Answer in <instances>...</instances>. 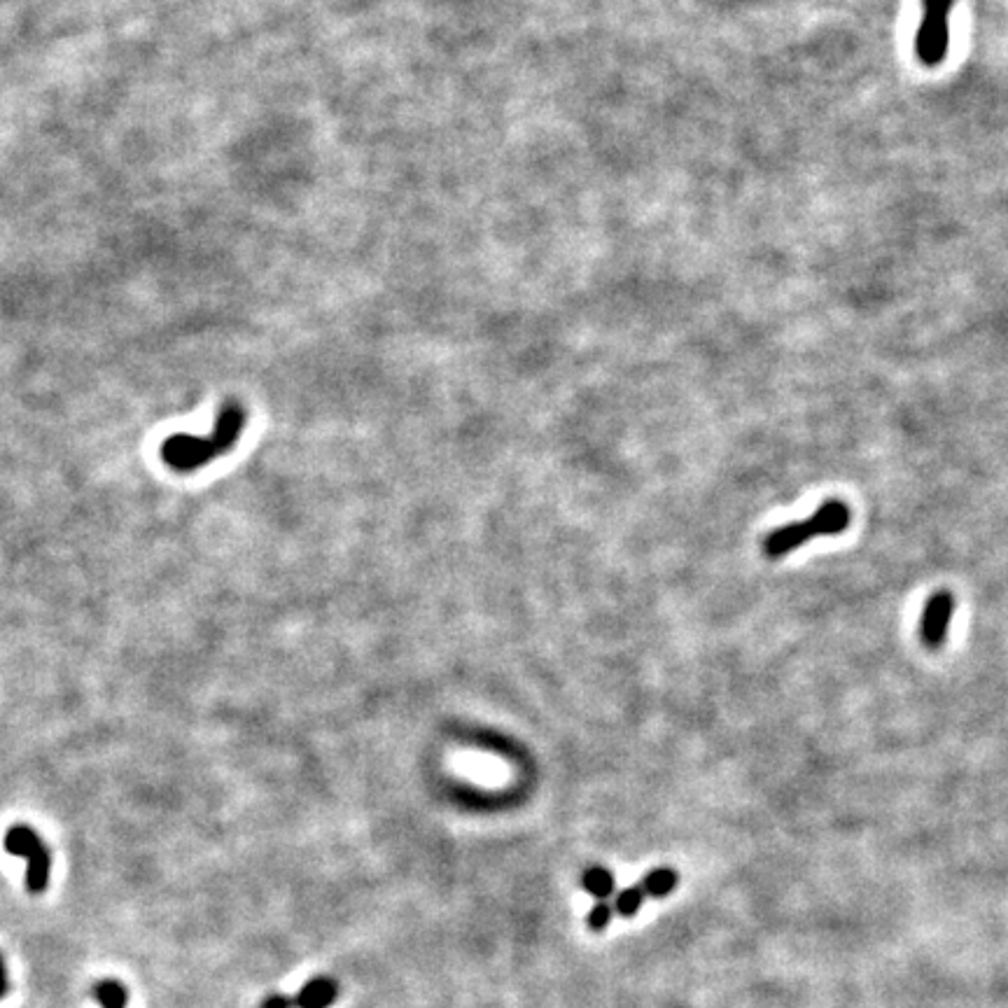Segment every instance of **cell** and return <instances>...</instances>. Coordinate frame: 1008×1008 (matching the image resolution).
<instances>
[{"label":"cell","mask_w":1008,"mask_h":1008,"mask_svg":"<svg viewBox=\"0 0 1008 1008\" xmlns=\"http://www.w3.org/2000/svg\"><path fill=\"white\" fill-rule=\"evenodd\" d=\"M245 423V413L238 404L229 402L222 406L217 416L215 430L210 437H189V434H173L161 446V458L178 472H192L203 462H210L217 455L227 453L236 439L241 437Z\"/></svg>","instance_id":"6da1fadb"},{"label":"cell","mask_w":1008,"mask_h":1008,"mask_svg":"<svg viewBox=\"0 0 1008 1008\" xmlns=\"http://www.w3.org/2000/svg\"><path fill=\"white\" fill-rule=\"evenodd\" d=\"M850 507L840 500H829L819 507L815 514L805 521H794L789 525H782L770 532V535L763 537V553L768 558H782L791 553L798 546H803L812 537H826V535H838V532L847 530L850 525Z\"/></svg>","instance_id":"7a4b0ae2"},{"label":"cell","mask_w":1008,"mask_h":1008,"mask_svg":"<svg viewBox=\"0 0 1008 1008\" xmlns=\"http://www.w3.org/2000/svg\"><path fill=\"white\" fill-rule=\"evenodd\" d=\"M5 850L14 857L26 859V889L31 894H42L49 885L52 857L42 843V838L31 826H12L5 836Z\"/></svg>","instance_id":"3957f363"},{"label":"cell","mask_w":1008,"mask_h":1008,"mask_svg":"<svg viewBox=\"0 0 1008 1008\" xmlns=\"http://www.w3.org/2000/svg\"><path fill=\"white\" fill-rule=\"evenodd\" d=\"M955 0H924V17L915 38V52L924 66H936L948 52V14Z\"/></svg>","instance_id":"277c9868"},{"label":"cell","mask_w":1008,"mask_h":1008,"mask_svg":"<svg viewBox=\"0 0 1008 1008\" xmlns=\"http://www.w3.org/2000/svg\"><path fill=\"white\" fill-rule=\"evenodd\" d=\"M952 612H955V598L948 591H938L927 600V607L922 612V623H920V637L924 642V647L938 649L945 642V635H948V626L952 619Z\"/></svg>","instance_id":"5b68a950"},{"label":"cell","mask_w":1008,"mask_h":1008,"mask_svg":"<svg viewBox=\"0 0 1008 1008\" xmlns=\"http://www.w3.org/2000/svg\"><path fill=\"white\" fill-rule=\"evenodd\" d=\"M339 997V985L329 978H313L294 994V1008H329Z\"/></svg>","instance_id":"8992f818"},{"label":"cell","mask_w":1008,"mask_h":1008,"mask_svg":"<svg viewBox=\"0 0 1008 1008\" xmlns=\"http://www.w3.org/2000/svg\"><path fill=\"white\" fill-rule=\"evenodd\" d=\"M91 997L98 999L103 1008H126L129 1004V990L119 980H101L91 987Z\"/></svg>","instance_id":"52a82bcc"},{"label":"cell","mask_w":1008,"mask_h":1008,"mask_svg":"<svg viewBox=\"0 0 1008 1008\" xmlns=\"http://www.w3.org/2000/svg\"><path fill=\"white\" fill-rule=\"evenodd\" d=\"M581 887L586 892H591L598 901H605L607 896L614 894V875L607 871V868H588V871L581 875Z\"/></svg>","instance_id":"ba28073f"},{"label":"cell","mask_w":1008,"mask_h":1008,"mask_svg":"<svg viewBox=\"0 0 1008 1008\" xmlns=\"http://www.w3.org/2000/svg\"><path fill=\"white\" fill-rule=\"evenodd\" d=\"M677 882H679L677 871H672V868H654V871L647 873V878H644L642 889L647 896L661 899V896H668L672 889L677 887Z\"/></svg>","instance_id":"9c48e42d"},{"label":"cell","mask_w":1008,"mask_h":1008,"mask_svg":"<svg viewBox=\"0 0 1008 1008\" xmlns=\"http://www.w3.org/2000/svg\"><path fill=\"white\" fill-rule=\"evenodd\" d=\"M644 889L642 887H628V889H623V892L616 894V899H614V910L619 913L621 917H633L637 910L642 908V901H644Z\"/></svg>","instance_id":"30bf717a"},{"label":"cell","mask_w":1008,"mask_h":1008,"mask_svg":"<svg viewBox=\"0 0 1008 1008\" xmlns=\"http://www.w3.org/2000/svg\"><path fill=\"white\" fill-rule=\"evenodd\" d=\"M612 913H614V908L609 906V903L598 901L591 908V913H588V927H591L593 931H602L609 924V920H612Z\"/></svg>","instance_id":"8fae6325"},{"label":"cell","mask_w":1008,"mask_h":1008,"mask_svg":"<svg viewBox=\"0 0 1008 1008\" xmlns=\"http://www.w3.org/2000/svg\"><path fill=\"white\" fill-rule=\"evenodd\" d=\"M259 1008H294V999L287 997V994H269V997L262 999Z\"/></svg>","instance_id":"7c38bea8"},{"label":"cell","mask_w":1008,"mask_h":1008,"mask_svg":"<svg viewBox=\"0 0 1008 1008\" xmlns=\"http://www.w3.org/2000/svg\"><path fill=\"white\" fill-rule=\"evenodd\" d=\"M7 992H10V980H7L5 959H3V955H0V999H5Z\"/></svg>","instance_id":"4fadbf2b"}]
</instances>
